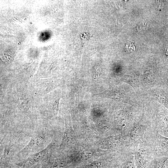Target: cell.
<instances>
[{
	"label": "cell",
	"instance_id": "cell-1",
	"mask_svg": "<svg viewBox=\"0 0 168 168\" xmlns=\"http://www.w3.org/2000/svg\"><path fill=\"white\" fill-rule=\"evenodd\" d=\"M151 148L155 156L168 154V137L161 135L155 128L150 127L142 139Z\"/></svg>",
	"mask_w": 168,
	"mask_h": 168
},
{
	"label": "cell",
	"instance_id": "cell-2",
	"mask_svg": "<svg viewBox=\"0 0 168 168\" xmlns=\"http://www.w3.org/2000/svg\"><path fill=\"white\" fill-rule=\"evenodd\" d=\"M134 154L136 168H148L155 157L151 148L143 140L135 147Z\"/></svg>",
	"mask_w": 168,
	"mask_h": 168
},
{
	"label": "cell",
	"instance_id": "cell-3",
	"mask_svg": "<svg viewBox=\"0 0 168 168\" xmlns=\"http://www.w3.org/2000/svg\"><path fill=\"white\" fill-rule=\"evenodd\" d=\"M149 127L141 122L134 124L127 135L133 148L134 149L139 142L143 139L145 133Z\"/></svg>",
	"mask_w": 168,
	"mask_h": 168
},
{
	"label": "cell",
	"instance_id": "cell-4",
	"mask_svg": "<svg viewBox=\"0 0 168 168\" xmlns=\"http://www.w3.org/2000/svg\"><path fill=\"white\" fill-rule=\"evenodd\" d=\"M117 165V168H136L133 151H125L122 160Z\"/></svg>",
	"mask_w": 168,
	"mask_h": 168
},
{
	"label": "cell",
	"instance_id": "cell-5",
	"mask_svg": "<svg viewBox=\"0 0 168 168\" xmlns=\"http://www.w3.org/2000/svg\"><path fill=\"white\" fill-rule=\"evenodd\" d=\"M168 156H155L152 160L148 168H166Z\"/></svg>",
	"mask_w": 168,
	"mask_h": 168
}]
</instances>
